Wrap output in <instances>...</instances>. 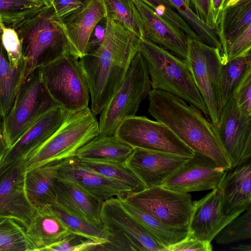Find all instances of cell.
<instances>
[{
    "label": "cell",
    "instance_id": "cell-1",
    "mask_svg": "<svg viewBox=\"0 0 251 251\" xmlns=\"http://www.w3.org/2000/svg\"><path fill=\"white\" fill-rule=\"evenodd\" d=\"M104 35L94 50L79 58L91 98L90 109L100 114L121 85L141 38L108 12Z\"/></svg>",
    "mask_w": 251,
    "mask_h": 251
},
{
    "label": "cell",
    "instance_id": "cell-2",
    "mask_svg": "<svg viewBox=\"0 0 251 251\" xmlns=\"http://www.w3.org/2000/svg\"><path fill=\"white\" fill-rule=\"evenodd\" d=\"M148 99L149 113L170 128L194 152L209 158L226 171L232 168L212 123L199 109L161 90L151 89Z\"/></svg>",
    "mask_w": 251,
    "mask_h": 251
},
{
    "label": "cell",
    "instance_id": "cell-3",
    "mask_svg": "<svg viewBox=\"0 0 251 251\" xmlns=\"http://www.w3.org/2000/svg\"><path fill=\"white\" fill-rule=\"evenodd\" d=\"M139 51L148 68L152 89L171 93L208 112L185 60L146 38L141 39Z\"/></svg>",
    "mask_w": 251,
    "mask_h": 251
},
{
    "label": "cell",
    "instance_id": "cell-4",
    "mask_svg": "<svg viewBox=\"0 0 251 251\" xmlns=\"http://www.w3.org/2000/svg\"><path fill=\"white\" fill-rule=\"evenodd\" d=\"M52 13L51 7L18 25L23 26L19 30L23 81L38 68L71 52L59 23L52 18Z\"/></svg>",
    "mask_w": 251,
    "mask_h": 251
},
{
    "label": "cell",
    "instance_id": "cell-5",
    "mask_svg": "<svg viewBox=\"0 0 251 251\" xmlns=\"http://www.w3.org/2000/svg\"><path fill=\"white\" fill-rule=\"evenodd\" d=\"M99 134V122L90 108L70 113L58 129L25 158L26 172L49 162L73 157L78 149Z\"/></svg>",
    "mask_w": 251,
    "mask_h": 251
},
{
    "label": "cell",
    "instance_id": "cell-6",
    "mask_svg": "<svg viewBox=\"0 0 251 251\" xmlns=\"http://www.w3.org/2000/svg\"><path fill=\"white\" fill-rule=\"evenodd\" d=\"M151 89L147 66L138 50L121 85L100 113L99 134L114 135L122 121L136 115Z\"/></svg>",
    "mask_w": 251,
    "mask_h": 251
},
{
    "label": "cell",
    "instance_id": "cell-7",
    "mask_svg": "<svg viewBox=\"0 0 251 251\" xmlns=\"http://www.w3.org/2000/svg\"><path fill=\"white\" fill-rule=\"evenodd\" d=\"M59 106L60 105L47 90L40 67L38 68L21 84L9 111L1 120L7 150L15 144L34 120Z\"/></svg>",
    "mask_w": 251,
    "mask_h": 251
},
{
    "label": "cell",
    "instance_id": "cell-8",
    "mask_svg": "<svg viewBox=\"0 0 251 251\" xmlns=\"http://www.w3.org/2000/svg\"><path fill=\"white\" fill-rule=\"evenodd\" d=\"M100 216L107 242L97 251H165V246L124 208L118 197L103 202Z\"/></svg>",
    "mask_w": 251,
    "mask_h": 251
},
{
    "label": "cell",
    "instance_id": "cell-9",
    "mask_svg": "<svg viewBox=\"0 0 251 251\" xmlns=\"http://www.w3.org/2000/svg\"><path fill=\"white\" fill-rule=\"evenodd\" d=\"M44 84L52 98L70 113L88 107V85L79 58L67 52L40 67Z\"/></svg>",
    "mask_w": 251,
    "mask_h": 251
},
{
    "label": "cell",
    "instance_id": "cell-10",
    "mask_svg": "<svg viewBox=\"0 0 251 251\" xmlns=\"http://www.w3.org/2000/svg\"><path fill=\"white\" fill-rule=\"evenodd\" d=\"M185 61L215 126L223 107L220 91L221 51L218 48L187 36V57Z\"/></svg>",
    "mask_w": 251,
    "mask_h": 251
},
{
    "label": "cell",
    "instance_id": "cell-11",
    "mask_svg": "<svg viewBox=\"0 0 251 251\" xmlns=\"http://www.w3.org/2000/svg\"><path fill=\"white\" fill-rule=\"evenodd\" d=\"M115 135L131 146L148 150L192 157L194 151L183 143L166 125L144 116L124 119Z\"/></svg>",
    "mask_w": 251,
    "mask_h": 251
},
{
    "label": "cell",
    "instance_id": "cell-12",
    "mask_svg": "<svg viewBox=\"0 0 251 251\" xmlns=\"http://www.w3.org/2000/svg\"><path fill=\"white\" fill-rule=\"evenodd\" d=\"M124 199L164 224L187 228L193 206L189 193H182L162 186L133 192Z\"/></svg>",
    "mask_w": 251,
    "mask_h": 251
},
{
    "label": "cell",
    "instance_id": "cell-13",
    "mask_svg": "<svg viewBox=\"0 0 251 251\" xmlns=\"http://www.w3.org/2000/svg\"><path fill=\"white\" fill-rule=\"evenodd\" d=\"M214 128L232 168L251 159V115L241 112L233 95L223 105Z\"/></svg>",
    "mask_w": 251,
    "mask_h": 251
},
{
    "label": "cell",
    "instance_id": "cell-14",
    "mask_svg": "<svg viewBox=\"0 0 251 251\" xmlns=\"http://www.w3.org/2000/svg\"><path fill=\"white\" fill-rule=\"evenodd\" d=\"M25 159L0 166V217L14 219L26 228L35 209L26 195Z\"/></svg>",
    "mask_w": 251,
    "mask_h": 251
},
{
    "label": "cell",
    "instance_id": "cell-15",
    "mask_svg": "<svg viewBox=\"0 0 251 251\" xmlns=\"http://www.w3.org/2000/svg\"><path fill=\"white\" fill-rule=\"evenodd\" d=\"M135 21L142 38L163 47L185 60L187 57V36L157 15L141 0H130Z\"/></svg>",
    "mask_w": 251,
    "mask_h": 251
},
{
    "label": "cell",
    "instance_id": "cell-16",
    "mask_svg": "<svg viewBox=\"0 0 251 251\" xmlns=\"http://www.w3.org/2000/svg\"><path fill=\"white\" fill-rule=\"evenodd\" d=\"M226 171L209 158L194 152L193 157L172 174L162 186L182 193L213 189L218 186Z\"/></svg>",
    "mask_w": 251,
    "mask_h": 251
},
{
    "label": "cell",
    "instance_id": "cell-17",
    "mask_svg": "<svg viewBox=\"0 0 251 251\" xmlns=\"http://www.w3.org/2000/svg\"><path fill=\"white\" fill-rule=\"evenodd\" d=\"M241 214L225 213L222 190L218 186L202 198L193 201L187 227L189 233L200 240L211 242L225 226Z\"/></svg>",
    "mask_w": 251,
    "mask_h": 251
},
{
    "label": "cell",
    "instance_id": "cell-18",
    "mask_svg": "<svg viewBox=\"0 0 251 251\" xmlns=\"http://www.w3.org/2000/svg\"><path fill=\"white\" fill-rule=\"evenodd\" d=\"M107 13L104 0H88L78 10L58 22L72 53L79 58L87 54L95 27Z\"/></svg>",
    "mask_w": 251,
    "mask_h": 251
},
{
    "label": "cell",
    "instance_id": "cell-19",
    "mask_svg": "<svg viewBox=\"0 0 251 251\" xmlns=\"http://www.w3.org/2000/svg\"><path fill=\"white\" fill-rule=\"evenodd\" d=\"M190 157L141 148H133L126 160L147 188L162 186L165 181Z\"/></svg>",
    "mask_w": 251,
    "mask_h": 251
},
{
    "label": "cell",
    "instance_id": "cell-20",
    "mask_svg": "<svg viewBox=\"0 0 251 251\" xmlns=\"http://www.w3.org/2000/svg\"><path fill=\"white\" fill-rule=\"evenodd\" d=\"M57 178L77 184L103 201L134 192L128 185L89 169L74 157L61 162Z\"/></svg>",
    "mask_w": 251,
    "mask_h": 251
},
{
    "label": "cell",
    "instance_id": "cell-21",
    "mask_svg": "<svg viewBox=\"0 0 251 251\" xmlns=\"http://www.w3.org/2000/svg\"><path fill=\"white\" fill-rule=\"evenodd\" d=\"M69 113L59 106L37 117L5 151L0 161V166L15 160L25 159L58 129Z\"/></svg>",
    "mask_w": 251,
    "mask_h": 251
},
{
    "label": "cell",
    "instance_id": "cell-22",
    "mask_svg": "<svg viewBox=\"0 0 251 251\" xmlns=\"http://www.w3.org/2000/svg\"><path fill=\"white\" fill-rule=\"evenodd\" d=\"M56 203L69 213L95 225H102L103 201L77 184L56 178L54 181Z\"/></svg>",
    "mask_w": 251,
    "mask_h": 251
},
{
    "label": "cell",
    "instance_id": "cell-23",
    "mask_svg": "<svg viewBox=\"0 0 251 251\" xmlns=\"http://www.w3.org/2000/svg\"><path fill=\"white\" fill-rule=\"evenodd\" d=\"M218 186L226 214L242 213L251 208V160L226 171Z\"/></svg>",
    "mask_w": 251,
    "mask_h": 251
},
{
    "label": "cell",
    "instance_id": "cell-24",
    "mask_svg": "<svg viewBox=\"0 0 251 251\" xmlns=\"http://www.w3.org/2000/svg\"><path fill=\"white\" fill-rule=\"evenodd\" d=\"M26 235L34 251L44 249L64 239L71 231L53 211L51 205L35 208Z\"/></svg>",
    "mask_w": 251,
    "mask_h": 251
},
{
    "label": "cell",
    "instance_id": "cell-25",
    "mask_svg": "<svg viewBox=\"0 0 251 251\" xmlns=\"http://www.w3.org/2000/svg\"><path fill=\"white\" fill-rule=\"evenodd\" d=\"M61 161L49 162L26 172L25 192L35 209L56 203L54 181Z\"/></svg>",
    "mask_w": 251,
    "mask_h": 251
},
{
    "label": "cell",
    "instance_id": "cell-26",
    "mask_svg": "<svg viewBox=\"0 0 251 251\" xmlns=\"http://www.w3.org/2000/svg\"><path fill=\"white\" fill-rule=\"evenodd\" d=\"M133 150L115 134H99L78 149L74 157L79 161L125 162Z\"/></svg>",
    "mask_w": 251,
    "mask_h": 251
},
{
    "label": "cell",
    "instance_id": "cell-27",
    "mask_svg": "<svg viewBox=\"0 0 251 251\" xmlns=\"http://www.w3.org/2000/svg\"><path fill=\"white\" fill-rule=\"evenodd\" d=\"M118 197L124 208L165 246V251L168 247L182 240L189 234L188 228L166 225L129 203L124 197Z\"/></svg>",
    "mask_w": 251,
    "mask_h": 251
},
{
    "label": "cell",
    "instance_id": "cell-28",
    "mask_svg": "<svg viewBox=\"0 0 251 251\" xmlns=\"http://www.w3.org/2000/svg\"><path fill=\"white\" fill-rule=\"evenodd\" d=\"M251 25V0L240 2L226 9L220 40L222 45V63L226 61L227 49L248 26Z\"/></svg>",
    "mask_w": 251,
    "mask_h": 251
},
{
    "label": "cell",
    "instance_id": "cell-29",
    "mask_svg": "<svg viewBox=\"0 0 251 251\" xmlns=\"http://www.w3.org/2000/svg\"><path fill=\"white\" fill-rule=\"evenodd\" d=\"M0 37V118H4L9 111L20 86L23 82V65L13 68L6 57Z\"/></svg>",
    "mask_w": 251,
    "mask_h": 251
},
{
    "label": "cell",
    "instance_id": "cell-30",
    "mask_svg": "<svg viewBox=\"0 0 251 251\" xmlns=\"http://www.w3.org/2000/svg\"><path fill=\"white\" fill-rule=\"evenodd\" d=\"M78 161L82 165L94 172L128 185L134 192H138L147 188L144 183L125 162Z\"/></svg>",
    "mask_w": 251,
    "mask_h": 251
},
{
    "label": "cell",
    "instance_id": "cell-31",
    "mask_svg": "<svg viewBox=\"0 0 251 251\" xmlns=\"http://www.w3.org/2000/svg\"><path fill=\"white\" fill-rule=\"evenodd\" d=\"M250 70L251 53L222 63L220 91L223 105L233 95L235 88Z\"/></svg>",
    "mask_w": 251,
    "mask_h": 251
},
{
    "label": "cell",
    "instance_id": "cell-32",
    "mask_svg": "<svg viewBox=\"0 0 251 251\" xmlns=\"http://www.w3.org/2000/svg\"><path fill=\"white\" fill-rule=\"evenodd\" d=\"M49 8L40 0H0V17L3 23L16 27Z\"/></svg>",
    "mask_w": 251,
    "mask_h": 251
},
{
    "label": "cell",
    "instance_id": "cell-33",
    "mask_svg": "<svg viewBox=\"0 0 251 251\" xmlns=\"http://www.w3.org/2000/svg\"><path fill=\"white\" fill-rule=\"evenodd\" d=\"M0 251H34L25 228L13 219L0 217Z\"/></svg>",
    "mask_w": 251,
    "mask_h": 251
},
{
    "label": "cell",
    "instance_id": "cell-34",
    "mask_svg": "<svg viewBox=\"0 0 251 251\" xmlns=\"http://www.w3.org/2000/svg\"><path fill=\"white\" fill-rule=\"evenodd\" d=\"M206 44L218 48L222 51V45L216 30L199 19L187 6L184 0H166Z\"/></svg>",
    "mask_w": 251,
    "mask_h": 251
},
{
    "label": "cell",
    "instance_id": "cell-35",
    "mask_svg": "<svg viewBox=\"0 0 251 251\" xmlns=\"http://www.w3.org/2000/svg\"><path fill=\"white\" fill-rule=\"evenodd\" d=\"M51 207L71 233L100 242L103 244L107 242V235L102 225H95L89 223L69 213L56 204L51 205Z\"/></svg>",
    "mask_w": 251,
    "mask_h": 251
},
{
    "label": "cell",
    "instance_id": "cell-36",
    "mask_svg": "<svg viewBox=\"0 0 251 251\" xmlns=\"http://www.w3.org/2000/svg\"><path fill=\"white\" fill-rule=\"evenodd\" d=\"M251 238V208L238 215L215 237L217 243L226 245Z\"/></svg>",
    "mask_w": 251,
    "mask_h": 251
},
{
    "label": "cell",
    "instance_id": "cell-37",
    "mask_svg": "<svg viewBox=\"0 0 251 251\" xmlns=\"http://www.w3.org/2000/svg\"><path fill=\"white\" fill-rule=\"evenodd\" d=\"M0 29L1 30V43L9 63L13 68H20L23 65V63L22 45L19 35L14 28L5 27L0 17Z\"/></svg>",
    "mask_w": 251,
    "mask_h": 251
},
{
    "label": "cell",
    "instance_id": "cell-38",
    "mask_svg": "<svg viewBox=\"0 0 251 251\" xmlns=\"http://www.w3.org/2000/svg\"><path fill=\"white\" fill-rule=\"evenodd\" d=\"M102 244L100 242L71 233L62 240L45 248L43 251H97Z\"/></svg>",
    "mask_w": 251,
    "mask_h": 251
},
{
    "label": "cell",
    "instance_id": "cell-39",
    "mask_svg": "<svg viewBox=\"0 0 251 251\" xmlns=\"http://www.w3.org/2000/svg\"><path fill=\"white\" fill-rule=\"evenodd\" d=\"M108 12L116 15L141 38L131 8L130 0H104Z\"/></svg>",
    "mask_w": 251,
    "mask_h": 251
},
{
    "label": "cell",
    "instance_id": "cell-40",
    "mask_svg": "<svg viewBox=\"0 0 251 251\" xmlns=\"http://www.w3.org/2000/svg\"><path fill=\"white\" fill-rule=\"evenodd\" d=\"M241 112L251 115V70L246 74L233 94Z\"/></svg>",
    "mask_w": 251,
    "mask_h": 251
},
{
    "label": "cell",
    "instance_id": "cell-41",
    "mask_svg": "<svg viewBox=\"0 0 251 251\" xmlns=\"http://www.w3.org/2000/svg\"><path fill=\"white\" fill-rule=\"evenodd\" d=\"M157 15L172 25L177 26L182 19L166 0H141Z\"/></svg>",
    "mask_w": 251,
    "mask_h": 251
},
{
    "label": "cell",
    "instance_id": "cell-42",
    "mask_svg": "<svg viewBox=\"0 0 251 251\" xmlns=\"http://www.w3.org/2000/svg\"><path fill=\"white\" fill-rule=\"evenodd\" d=\"M251 25L248 26L227 49L226 60L251 53Z\"/></svg>",
    "mask_w": 251,
    "mask_h": 251
},
{
    "label": "cell",
    "instance_id": "cell-43",
    "mask_svg": "<svg viewBox=\"0 0 251 251\" xmlns=\"http://www.w3.org/2000/svg\"><path fill=\"white\" fill-rule=\"evenodd\" d=\"M88 0H54L51 6L52 18L60 22L80 9Z\"/></svg>",
    "mask_w": 251,
    "mask_h": 251
},
{
    "label": "cell",
    "instance_id": "cell-44",
    "mask_svg": "<svg viewBox=\"0 0 251 251\" xmlns=\"http://www.w3.org/2000/svg\"><path fill=\"white\" fill-rule=\"evenodd\" d=\"M212 250L210 242L200 240L189 233L185 238L168 247L166 251H211Z\"/></svg>",
    "mask_w": 251,
    "mask_h": 251
},
{
    "label": "cell",
    "instance_id": "cell-45",
    "mask_svg": "<svg viewBox=\"0 0 251 251\" xmlns=\"http://www.w3.org/2000/svg\"><path fill=\"white\" fill-rule=\"evenodd\" d=\"M187 6L201 21L215 29L210 14L211 0H184Z\"/></svg>",
    "mask_w": 251,
    "mask_h": 251
},
{
    "label": "cell",
    "instance_id": "cell-46",
    "mask_svg": "<svg viewBox=\"0 0 251 251\" xmlns=\"http://www.w3.org/2000/svg\"><path fill=\"white\" fill-rule=\"evenodd\" d=\"M227 1V0H211L210 1L211 19L219 39L226 9Z\"/></svg>",
    "mask_w": 251,
    "mask_h": 251
},
{
    "label": "cell",
    "instance_id": "cell-47",
    "mask_svg": "<svg viewBox=\"0 0 251 251\" xmlns=\"http://www.w3.org/2000/svg\"><path fill=\"white\" fill-rule=\"evenodd\" d=\"M6 151L7 148L3 137L1 128V121L0 118V161Z\"/></svg>",
    "mask_w": 251,
    "mask_h": 251
},
{
    "label": "cell",
    "instance_id": "cell-48",
    "mask_svg": "<svg viewBox=\"0 0 251 251\" xmlns=\"http://www.w3.org/2000/svg\"><path fill=\"white\" fill-rule=\"evenodd\" d=\"M232 249L241 251H251V246L248 244H239L231 248Z\"/></svg>",
    "mask_w": 251,
    "mask_h": 251
},
{
    "label": "cell",
    "instance_id": "cell-49",
    "mask_svg": "<svg viewBox=\"0 0 251 251\" xmlns=\"http://www.w3.org/2000/svg\"><path fill=\"white\" fill-rule=\"evenodd\" d=\"M241 0H227L226 8L233 6L237 4Z\"/></svg>",
    "mask_w": 251,
    "mask_h": 251
},
{
    "label": "cell",
    "instance_id": "cell-50",
    "mask_svg": "<svg viewBox=\"0 0 251 251\" xmlns=\"http://www.w3.org/2000/svg\"><path fill=\"white\" fill-rule=\"evenodd\" d=\"M45 2L49 7H51L50 5V4L48 0H41Z\"/></svg>",
    "mask_w": 251,
    "mask_h": 251
},
{
    "label": "cell",
    "instance_id": "cell-51",
    "mask_svg": "<svg viewBox=\"0 0 251 251\" xmlns=\"http://www.w3.org/2000/svg\"><path fill=\"white\" fill-rule=\"evenodd\" d=\"M48 0L50 4V6H51L52 3L54 1V0Z\"/></svg>",
    "mask_w": 251,
    "mask_h": 251
},
{
    "label": "cell",
    "instance_id": "cell-52",
    "mask_svg": "<svg viewBox=\"0 0 251 251\" xmlns=\"http://www.w3.org/2000/svg\"><path fill=\"white\" fill-rule=\"evenodd\" d=\"M42 1V0H41Z\"/></svg>",
    "mask_w": 251,
    "mask_h": 251
}]
</instances>
